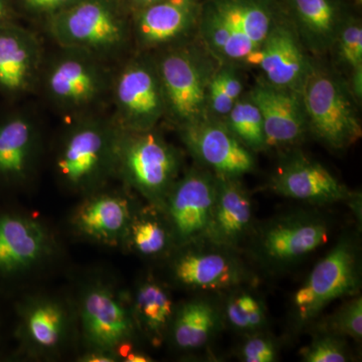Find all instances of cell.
I'll use <instances>...</instances> for the list:
<instances>
[{"instance_id": "obj_1", "label": "cell", "mask_w": 362, "mask_h": 362, "mask_svg": "<svg viewBox=\"0 0 362 362\" xmlns=\"http://www.w3.org/2000/svg\"><path fill=\"white\" fill-rule=\"evenodd\" d=\"M74 120L59 142L54 171L66 192L83 197L115 177L119 128L113 119L95 115Z\"/></svg>"}, {"instance_id": "obj_2", "label": "cell", "mask_w": 362, "mask_h": 362, "mask_svg": "<svg viewBox=\"0 0 362 362\" xmlns=\"http://www.w3.org/2000/svg\"><path fill=\"white\" fill-rule=\"evenodd\" d=\"M277 23L262 0H211L201 16L199 35L218 66H247Z\"/></svg>"}, {"instance_id": "obj_3", "label": "cell", "mask_w": 362, "mask_h": 362, "mask_svg": "<svg viewBox=\"0 0 362 362\" xmlns=\"http://www.w3.org/2000/svg\"><path fill=\"white\" fill-rule=\"evenodd\" d=\"M121 0H81L47 18V30L62 49L88 52L102 61L125 49L131 23Z\"/></svg>"}, {"instance_id": "obj_4", "label": "cell", "mask_w": 362, "mask_h": 362, "mask_svg": "<svg viewBox=\"0 0 362 362\" xmlns=\"http://www.w3.org/2000/svg\"><path fill=\"white\" fill-rule=\"evenodd\" d=\"M181 165L180 152L156 129L138 132L119 128L115 176L149 206L162 211L180 176Z\"/></svg>"}, {"instance_id": "obj_5", "label": "cell", "mask_w": 362, "mask_h": 362, "mask_svg": "<svg viewBox=\"0 0 362 362\" xmlns=\"http://www.w3.org/2000/svg\"><path fill=\"white\" fill-rule=\"evenodd\" d=\"M49 226L35 214L0 209V294L18 289L59 258Z\"/></svg>"}, {"instance_id": "obj_6", "label": "cell", "mask_w": 362, "mask_h": 362, "mask_svg": "<svg viewBox=\"0 0 362 362\" xmlns=\"http://www.w3.org/2000/svg\"><path fill=\"white\" fill-rule=\"evenodd\" d=\"M309 132L333 150L349 148L361 139L356 98L342 78L312 64L301 89Z\"/></svg>"}, {"instance_id": "obj_7", "label": "cell", "mask_w": 362, "mask_h": 362, "mask_svg": "<svg viewBox=\"0 0 362 362\" xmlns=\"http://www.w3.org/2000/svg\"><path fill=\"white\" fill-rule=\"evenodd\" d=\"M74 306L86 350L112 352L123 361L138 333L129 298L111 282L97 278L82 287Z\"/></svg>"}, {"instance_id": "obj_8", "label": "cell", "mask_w": 362, "mask_h": 362, "mask_svg": "<svg viewBox=\"0 0 362 362\" xmlns=\"http://www.w3.org/2000/svg\"><path fill=\"white\" fill-rule=\"evenodd\" d=\"M194 45H170L156 59L160 78L165 117L176 127L202 120L207 114V88L214 59ZM216 62V61H214Z\"/></svg>"}, {"instance_id": "obj_9", "label": "cell", "mask_w": 362, "mask_h": 362, "mask_svg": "<svg viewBox=\"0 0 362 362\" xmlns=\"http://www.w3.org/2000/svg\"><path fill=\"white\" fill-rule=\"evenodd\" d=\"M62 49L45 71V93L66 116L77 119L93 115L111 94L113 77L97 57L77 49Z\"/></svg>"}, {"instance_id": "obj_10", "label": "cell", "mask_w": 362, "mask_h": 362, "mask_svg": "<svg viewBox=\"0 0 362 362\" xmlns=\"http://www.w3.org/2000/svg\"><path fill=\"white\" fill-rule=\"evenodd\" d=\"M16 318L18 349L30 358L61 356L78 334L75 306L59 295H25L16 302Z\"/></svg>"}, {"instance_id": "obj_11", "label": "cell", "mask_w": 362, "mask_h": 362, "mask_svg": "<svg viewBox=\"0 0 362 362\" xmlns=\"http://www.w3.org/2000/svg\"><path fill=\"white\" fill-rule=\"evenodd\" d=\"M115 105L114 122L120 129H156L165 118V101L156 59L146 56L131 59L112 80Z\"/></svg>"}, {"instance_id": "obj_12", "label": "cell", "mask_w": 362, "mask_h": 362, "mask_svg": "<svg viewBox=\"0 0 362 362\" xmlns=\"http://www.w3.org/2000/svg\"><path fill=\"white\" fill-rule=\"evenodd\" d=\"M359 288L356 247L350 239L340 240L295 292L294 315L300 323L309 322L334 300L358 294Z\"/></svg>"}, {"instance_id": "obj_13", "label": "cell", "mask_w": 362, "mask_h": 362, "mask_svg": "<svg viewBox=\"0 0 362 362\" xmlns=\"http://www.w3.org/2000/svg\"><path fill=\"white\" fill-rule=\"evenodd\" d=\"M216 197V175L207 169H190L175 181L161 211L176 250L206 242Z\"/></svg>"}, {"instance_id": "obj_14", "label": "cell", "mask_w": 362, "mask_h": 362, "mask_svg": "<svg viewBox=\"0 0 362 362\" xmlns=\"http://www.w3.org/2000/svg\"><path fill=\"white\" fill-rule=\"evenodd\" d=\"M330 228L322 216L295 213L270 221L255 243V255L269 269H285L302 261L329 239Z\"/></svg>"}, {"instance_id": "obj_15", "label": "cell", "mask_w": 362, "mask_h": 362, "mask_svg": "<svg viewBox=\"0 0 362 362\" xmlns=\"http://www.w3.org/2000/svg\"><path fill=\"white\" fill-rule=\"evenodd\" d=\"M178 131L188 152L214 175L240 178L254 170L252 151L220 119L207 116Z\"/></svg>"}, {"instance_id": "obj_16", "label": "cell", "mask_w": 362, "mask_h": 362, "mask_svg": "<svg viewBox=\"0 0 362 362\" xmlns=\"http://www.w3.org/2000/svg\"><path fill=\"white\" fill-rule=\"evenodd\" d=\"M202 244L177 250L171 261V278L180 286L197 291H223L247 280L246 269L232 250Z\"/></svg>"}, {"instance_id": "obj_17", "label": "cell", "mask_w": 362, "mask_h": 362, "mask_svg": "<svg viewBox=\"0 0 362 362\" xmlns=\"http://www.w3.org/2000/svg\"><path fill=\"white\" fill-rule=\"evenodd\" d=\"M134 213L127 197L102 188L83 197L71 214L70 226L78 237L89 242L123 246Z\"/></svg>"}, {"instance_id": "obj_18", "label": "cell", "mask_w": 362, "mask_h": 362, "mask_svg": "<svg viewBox=\"0 0 362 362\" xmlns=\"http://www.w3.org/2000/svg\"><path fill=\"white\" fill-rule=\"evenodd\" d=\"M42 138L33 117L14 114L0 121V190L25 187L39 165Z\"/></svg>"}, {"instance_id": "obj_19", "label": "cell", "mask_w": 362, "mask_h": 362, "mask_svg": "<svg viewBox=\"0 0 362 362\" xmlns=\"http://www.w3.org/2000/svg\"><path fill=\"white\" fill-rule=\"evenodd\" d=\"M271 188L288 199L316 204L352 202L356 197L322 164L303 154L286 158L272 176Z\"/></svg>"}, {"instance_id": "obj_20", "label": "cell", "mask_w": 362, "mask_h": 362, "mask_svg": "<svg viewBox=\"0 0 362 362\" xmlns=\"http://www.w3.org/2000/svg\"><path fill=\"white\" fill-rule=\"evenodd\" d=\"M247 96L263 117L267 149L292 146L309 132L301 93L262 80Z\"/></svg>"}, {"instance_id": "obj_21", "label": "cell", "mask_w": 362, "mask_h": 362, "mask_svg": "<svg viewBox=\"0 0 362 362\" xmlns=\"http://www.w3.org/2000/svg\"><path fill=\"white\" fill-rule=\"evenodd\" d=\"M312 64L294 26L277 23L247 66H259L269 84L301 92Z\"/></svg>"}, {"instance_id": "obj_22", "label": "cell", "mask_w": 362, "mask_h": 362, "mask_svg": "<svg viewBox=\"0 0 362 362\" xmlns=\"http://www.w3.org/2000/svg\"><path fill=\"white\" fill-rule=\"evenodd\" d=\"M131 35L142 49L170 47L192 30L199 18L197 0H160L131 14Z\"/></svg>"}, {"instance_id": "obj_23", "label": "cell", "mask_w": 362, "mask_h": 362, "mask_svg": "<svg viewBox=\"0 0 362 362\" xmlns=\"http://www.w3.org/2000/svg\"><path fill=\"white\" fill-rule=\"evenodd\" d=\"M254 223L251 197L239 178L216 175V197L206 242L228 250L237 249Z\"/></svg>"}, {"instance_id": "obj_24", "label": "cell", "mask_w": 362, "mask_h": 362, "mask_svg": "<svg viewBox=\"0 0 362 362\" xmlns=\"http://www.w3.org/2000/svg\"><path fill=\"white\" fill-rule=\"evenodd\" d=\"M42 45L35 33L11 23L0 25V90L20 95L40 77Z\"/></svg>"}, {"instance_id": "obj_25", "label": "cell", "mask_w": 362, "mask_h": 362, "mask_svg": "<svg viewBox=\"0 0 362 362\" xmlns=\"http://www.w3.org/2000/svg\"><path fill=\"white\" fill-rule=\"evenodd\" d=\"M130 304L138 332L144 334L154 346L160 345L168 337L175 310L165 286L156 279H144L136 287Z\"/></svg>"}, {"instance_id": "obj_26", "label": "cell", "mask_w": 362, "mask_h": 362, "mask_svg": "<svg viewBox=\"0 0 362 362\" xmlns=\"http://www.w3.org/2000/svg\"><path fill=\"white\" fill-rule=\"evenodd\" d=\"M298 37L308 51L325 54L334 47L343 23L333 0H292Z\"/></svg>"}, {"instance_id": "obj_27", "label": "cell", "mask_w": 362, "mask_h": 362, "mask_svg": "<svg viewBox=\"0 0 362 362\" xmlns=\"http://www.w3.org/2000/svg\"><path fill=\"white\" fill-rule=\"evenodd\" d=\"M220 323L216 307L206 300H190L175 307L168 337L181 352L202 349L214 337Z\"/></svg>"}, {"instance_id": "obj_28", "label": "cell", "mask_w": 362, "mask_h": 362, "mask_svg": "<svg viewBox=\"0 0 362 362\" xmlns=\"http://www.w3.org/2000/svg\"><path fill=\"white\" fill-rule=\"evenodd\" d=\"M123 246L145 258L165 256L175 249L173 235L161 211L149 206L145 211H135Z\"/></svg>"}, {"instance_id": "obj_29", "label": "cell", "mask_w": 362, "mask_h": 362, "mask_svg": "<svg viewBox=\"0 0 362 362\" xmlns=\"http://www.w3.org/2000/svg\"><path fill=\"white\" fill-rule=\"evenodd\" d=\"M223 121L247 149L252 152L267 149L263 117L249 97H240Z\"/></svg>"}, {"instance_id": "obj_30", "label": "cell", "mask_w": 362, "mask_h": 362, "mask_svg": "<svg viewBox=\"0 0 362 362\" xmlns=\"http://www.w3.org/2000/svg\"><path fill=\"white\" fill-rule=\"evenodd\" d=\"M242 78L237 66L221 65L214 71L207 88V114L223 121L242 97Z\"/></svg>"}, {"instance_id": "obj_31", "label": "cell", "mask_w": 362, "mask_h": 362, "mask_svg": "<svg viewBox=\"0 0 362 362\" xmlns=\"http://www.w3.org/2000/svg\"><path fill=\"white\" fill-rule=\"evenodd\" d=\"M226 317L232 327L242 332L255 333L266 323V311L258 298L251 293L233 295L226 306Z\"/></svg>"}, {"instance_id": "obj_32", "label": "cell", "mask_w": 362, "mask_h": 362, "mask_svg": "<svg viewBox=\"0 0 362 362\" xmlns=\"http://www.w3.org/2000/svg\"><path fill=\"white\" fill-rule=\"evenodd\" d=\"M325 332L338 337H349L356 341L362 337V299L361 296L352 298L343 304L323 325Z\"/></svg>"}, {"instance_id": "obj_33", "label": "cell", "mask_w": 362, "mask_h": 362, "mask_svg": "<svg viewBox=\"0 0 362 362\" xmlns=\"http://www.w3.org/2000/svg\"><path fill=\"white\" fill-rule=\"evenodd\" d=\"M334 47L340 63L352 71L362 70V26L357 21H345Z\"/></svg>"}, {"instance_id": "obj_34", "label": "cell", "mask_w": 362, "mask_h": 362, "mask_svg": "<svg viewBox=\"0 0 362 362\" xmlns=\"http://www.w3.org/2000/svg\"><path fill=\"white\" fill-rule=\"evenodd\" d=\"M302 358L307 362H345L349 361L341 337L326 332L317 337L310 345L301 350Z\"/></svg>"}, {"instance_id": "obj_35", "label": "cell", "mask_w": 362, "mask_h": 362, "mask_svg": "<svg viewBox=\"0 0 362 362\" xmlns=\"http://www.w3.org/2000/svg\"><path fill=\"white\" fill-rule=\"evenodd\" d=\"M240 357L246 362H273L277 358V349L270 338L252 333L243 344Z\"/></svg>"}, {"instance_id": "obj_36", "label": "cell", "mask_w": 362, "mask_h": 362, "mask_svg": "<svg viewBox=\"0 0 362 362\" xmlns=\"http://www.w3.org/2000/svg\"><path fill=\"white\" fill-rule=\"evenodd\" d=\"M81 0H21L28 13L45 18L68 8Z\"/></svg>"}, {"instance_id": "obj_37", "label": "cell", "mask_w": 362, "mask_h": 362, "mask_svg": "<svg viewBox=\"0 0 362 362\" xmlns=\"http://www.w3.org/2000/svg\"><path fill=\"white\" fill-rule=\"evenodd\" d=\"M82 362H115L120 361L116 354L104 350H85L84 354L78 357Z\"/></svg>"}, {"instance_id": "obj_38", "label": "cell", "mask_w": 362, "mask_h": 362, "mask_svg": "<svg viewBox=\"0 0 362 362\" xmlns=\"http://www.w3.org/2000/svg\"><path fill=\"white\" fill-rule=\"evenodd\" d=\"M158 1H160V0H121L126 11L130 14L139 11L143 7L148 6L150 4H153Z\"/></svg>"}, {"instance_id": "obj_39", "label": "cell", "mask_w": 362, "mask_h": 362, "mask_svg": "<svg viewBox=\"0 0 362 362\" xmlns=\"http://www.w3.org/2000/svg\"><path fill=\"white\" fill-rule=\"evenodd\" d=\"M123 361L125 362H148L151 361L150 357L138 350H130L125 356H124Z\"/></svg>"}, {"instance_id": "obj_40", "label": "cell", "mask_w": 362, "mask_h": 362, "mask_svg": "<svg viewBox=\"0 0 362 362\" xmlns=\"http://www.w3.org/2000/svg\"><path fill=\"white\" fill-rule=\"evenodd\" d=\"M11 11L6 0H0V25L11 23Z\"/></svg>"}, {"instance_id": "obj_41", "label": "cell", "mask_w": 362, "mask_h": 362, "mask_svg": "<svg viewBox=\"0 0 362 362\" xmlns=\"http://www.w3.org/2000/svg\"><path fill=\"white\" fill-rule=\"evenodd\" d=\"M0 330H1V320H0Z\"/></svg>"}]
</instances>
